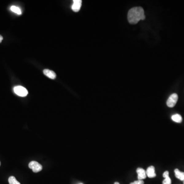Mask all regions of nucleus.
Returning a JSON list of instances; mask_svg holds the SVG:
<instances>
[{
    "mask_svg": "<svg viewBox=\"0 0 184 184\" xmlns=\"http://www.w3.org/2000/svg\"><path fill=\"white\" fill-rule=\"evenodd\" d=\"M128 21L131 24H136L140 20H144V11L141 7H134L128 12Z\"/></svg>",
    "mask_w": 184,
    "mask_h": 184,
    "instance_id": "1",
    "label": "nucleus"
},
{
    "mask_svg": "<svg viewBox=\"0 0 184 184\" xmlns=\"http://www.w3.org/2000/svg\"><path fill=\"white\" fill-rule=\"evenodd\" d=\"M14 93L20 97H25L28 94V92L27 89L24 87L20 85L14 87Z\"/></svg>",
    "mask_w": 184,
    "mask_h": 184,
    "instance_id": "2",
    "label": "nucleus"
},
{
    "mask_svg": "<svg viewBox=\"0 0 184 184\" xmlns=\"http://www.w3.org/2000/svg\"><path fill=\"white\" fill-rule=\"evenodd\" d=\"M178 100V95L176 93L171 95L167 101V105L169 108H173L175 106Z\"/></svg>",
    "mask_w": 184,
    "mask_h": 184,
    "instance_id": "3",
    "label": "nucleus"
},
{
    "mask_svg": "<svg viewBox=\"0 0 184 184\" xmlns=\"http://www.w3.org/2000/svg\"><path fill=\"white\" fill-rule=\"evenodd\" d=\"M29 167L32 169V171L35 173L40 172L43 169V167L41 166V165L36 161L31 162L29 164Z\"/></svg>",
    "mask_w": 184,
    "mask_h": 184,
    "instance_id": "4",
    "label": "nucleus"
},
{
    "mask_svg": "<svg viewBox=\"0 0 184 184\" xmlns=\"http://www.w3.org/2000/svg\"><path fill=\"white\" fill-rule=\"evenodd\" d=\"M137 173L138 174V180H143L145 179L147 177L146 171L142 168H138L137 169Z\"/></svg>",
    "mask_w": 184,
    "mask_h": 184,
    "instance_id": "5",
    "label": "nucleus"
},
{
    "mask_svg": "<svg viewBox=\"0 0 184 184\" xmlns=\"http://www.w3.org/2000/svg\"><path fill=\"white\" fill-rule=\"evenodd\" d=\"M82 4V1L81 0H74L73 4L72 6V9L74 12H78L80 9Z\"/></svg>",
    "mask_w": 184,
    "mask_h": 184,
    "instance_id": "6",
    "label": "nucleus"
},
{
    "mask_svg": "<svg viewBox=\"0 0 184 184\" xmlns=\"http://www.w3.org/2000/svg\"><path fill=\"white\" fill-rule=\"evenodd\" d=\"M146 175L149 178H154L156 177V174L155 172V168L154 166H149L146 170Z\"/></svg>",
    "mask_w": 184,
    "mask_h": 184,
    "instance_id": "7",
    "label": "nucleus"
},
{
    "mask_svg": "<svg viewBox=\"0 0 184 184\" xmlns=\"http://www.w3.org/2000/svg\"><path fill=\"white\" fill-rule=\"evenodd\" d=\"M43 72L47 77L50 79H54L57 77V75L55 74V72L51 70H49V69H45L43 71Z\"/></svg>",
    "mask_w": 184,
    "mask_h": 184,
    "instance_id": "8",
    "label": "nucleus"
},
{
    "mask_svg": "<svg viewBox=\"0 0 184 184\" xmlns=\"http://www.w3.org/2000/svg\"><path fill=\"white\" fill-rule=\"evenodd\" d=\"M175 177L181 181H184V172L180 171L178 169L174 170Z\"/></svg>",
    "mask_w": 184,
    "mask_h": 184,
    "instance_id": "9",
    "label": "nucleus"
},
{
    "mask_svg": "<svg viewBox=\"0 0 184 184\" xmlns=\"http://www.w3.org/2000/svg\"><path fill=\"white\" fill-rule=\"evenodd\" d=\"M171 119L174 122H177V123H181L182 122V116L179 114L174 115L171 117Z\"/></svg>",
    "mask_w": 184,
    "mask_h": 184,
    "instance_id": "10",
    "label": "nucleus"
},
{
    "mask_svg": "<svg viewBox=\"0 0 184 184\" xmlns=\"http://www.w3.org/2000/svg\"><path fill=\"white\" fill-rule=\"evenodd\" d=\"M10 10L12 11V12L18 14V15H21L22 14L21 10L20 8L17 7V6H11Z\"/></svg>",
    "mask_w": 184,
    "mask_h": 184,
    "instance_id": "11",
    "label": "nucleus"
},
{
    "mask_svg": "<svg viewBox=\"0 0 184 184\" xmlns=\"http://www.w3.org/2000/svg\"><path fill=\"white\" fill-rule=\"evenodd\" d=\"M8 182H9V184H21L19 182L17 181L15 177H13V176L9 177Z\"/></svg>",
    "mask_w": 184,
    "mask_h": 184,
    "instance_id": "12",
    "label": "nucleus"
},
{
    "mask_svg": "<svg viewBox=\"0 0 184 184\" xmlns=\"http://www.w3.org/2000/svg\"><path fill=\"white\" fill-rule=\"evenodd\" d=\"M162 184H171V178H170L169 176L166 177V178H165V179L164 180H163V182H162Z\"/></svg>",
    "mask_w": 184,
    "mask_h": 184,
    "instance_id": "13",
    "label": "nucleus"
},
{
    "mask_svg": "<svg viewBox=\"0 0 184 184\" xmlns=\"http://www.w3.org/2000/svg\"><path fill=\"white\" fill-rule=\"evenodd\" d=\"M144 182L143 181V180H137V181H135L134 182L130 183V184H144Z\"/></svg>",
    "mask_w": 184,
    "mask_h": 184,
    "instance_id": "14",
    "label": "nucleus"
},
{
    "mask_svg": "<svg viewBox=\"0 0 184 184\" xmlns=\"http://www.w3.org/2000/svg\"><path fill=\"white\" fill-rule=\"evenodd\" d=\"M169 176V172L168 171H166L164 172V174H163V177L164 178H166V177H168Z\"/></svg>",
    "mask_w": 184,
    "mask_h": 184,
    "instance_id": "15",
    "label": "nucleus"
},
{
    "mask_svg": "<svg viewBox=\"0 0 184 184\" xmlns=\"http://www.w3.org/2000/svg\"><path fill=\"white\" fill-rule=\"evenodd\" d=\"M3 37H2L1 35H0V43H1L2 40H3Z\"/></svg>",
    "mask_w": 184,
    "mask_h": 184,
    "instance_id": "16",
    "label": "nucleus"
},
{
    "mask_svg": "<svg viewBox=\"0 0 184 184\" xmlns=\"http://www.w3.org/2000/svg\"><path fill=\"white\" fill-rule=\"evenodd\" d=\"M114 184H120V183H118V182H115V183H114Z\"/></svg>",
    "mask_w": 184,
    "mask_h": 184,
    "instance_id": "17",
    "label": "nucleus"
},
{
    "mask_svg": "<svg viewBox=\"0 0 184 184\" xmlns=\"http://www.w3.org/2000/svg\"><path fill=\"white\" fill-rule=\"evenodd\" d=\"M0 166H1V162H0Z\"/></svg>",
    "mask_w": 184,
    "mask_h": 184,
    "instance_id": "18",
    "label": "nucleus"
},
{
    "mask_svg": "<svg viewBox=\"0 0 184 184\" xmlns=\"http://www.w3.org/2000/svg\"><path fill=\"white\" fill-rule=\"evenodd\" d=\"M82 184V183H81V184Z\"/></svg>",
    "mask_w": 184,
    "mask_h": 184,
    "instance_id": "19",
    "label": "nucleus"
},
{
    "mask_svg": "<svg viewBox=\"0 0 184 184\" xmlns=\"http://www.w3.org/2000/svg\"></svg>",
    "mask_w": 184,
    "mask_h": 184,
    "instance_id": "20",
    "label": "nucleus"
}]
</instances>
